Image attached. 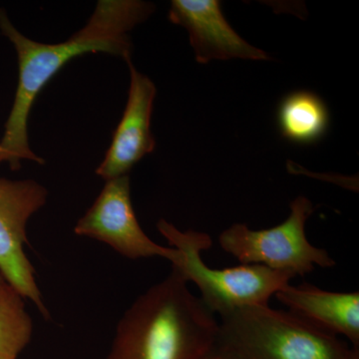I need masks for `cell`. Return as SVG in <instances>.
<instances>
[{"mask_svg": "<svg viewBox=\"0 0 359 359\" xmlns=\"http://www.w3.org/2000/svg\"><path fill=\"white\" fill-rule=\"evenodd\" d=\"M155 6L140 0H100L83 28L69 39L56 44L27 39L0 8V32L13 43L18 55V82L13 108L0 140V163L13 171L23 160L44 164L28 141V119L42 89L69 61L87 53H106L126 60L131 56L129 32L147 20Z\"/></svg>", "mask_w": 359, "mask_h": 359, "instance_id": "1", "label": "cell"}, {"mask_svg": "<svg viewBox=\"0 0 359 359\" xmlns=\"http://www.w3.org/2000/svg\"><path fill=\"white\" fill-rule=\"evenodd\" d=\"M178 269L139 295L116 327L107 359H202L217 346L219 321Z\"/></svg>", "mask_w": 359, "mask_h": 359, "instance_id": "2", "label": "cell"}, {"mask_svg": "<svg viewBox=\"0 0 359 359\" xmlns=\"http://www.w3.org/2000/svg\"><path fill=\"white\" fill-rule=\"evenodd\" d=\"M218 344L241 359H349L353 347L290 311L245 306L219 316Z\"/></svg>", "mask_w": 359, "mask_h": 359, "instance_id": "3", "label": "cell"}, {"mask_svg": "<svg viewBox=\"0 0 359 359\" xmlns=\"http://www.w3.org/2000/svg\"><path fill=\"white\" fill-rule=\"evenodd\" d=\"M158 231L169 247L183 254L178 269L187 282L200 290V299L215 316H222L245 306H266L276 292L290 285L294 273L276 271L261 264H241L233 268L212 269L203 261V250L212 242L208 233L178 230L166 219H160Z\"/></svg>", "mask_w": 359, "mask_h": 359, "instance_id": "4", "label": "cell"}, {"mask_svg": "<svg viewBox=\"0 0 359 359\" xmlns=\"http://www.w3.org/2000/svg\"><path fill=\"white\" fill-rule=\"evenodd\" d=\"M313 212V203L299 196L282 224L257 231L233 224L219 236V245L242 264H261L295 276H306L316 266L334 268L337 263L327 250L314 247L306 237V224Z\"/></svg>", "mask_w": 359, "mask_h": 359, "instance_id": "5", "label": "cell"}, {"mask_svg": "<svg viewBox=\"0 0 359 359\" xmlns=\"http://www.w3.org/2000/svg\"><path fill=\"white\" fill-rule=\"evenodd\" d=\"M46 189L34 180L0 178V275L35 304L45 320L50 313L26 255L27 224L47 201Z\"/></svg>", "mask_w": 359, "mask_h": 359, "instance_id": "6", "label": "cell"}, {"mask_svg": "<svg viewBox=\"0 0 359 359\" xmlns=\"http://www.w3.org/2000/svg\"><path fill=\"white\" fill-rule=\"evenodd\" d=\"M75 235L94 238L130 259L164 257L172 266L183 254L153 242L141 228L133 209L129 175L106 181L93 205L74 226Z\"/></svg>", "mask_w": 359, "mask_h": 359, "instance_id": "7", "label": "cell"}, {"mask_svg": "<svg viewBox=\"0 0 359 359\" xmlns=\"http://www.w3.org/2000/svg\"><path fill=\"white\" fill-rule=\"evenodd\" d=\"M126 61L130 71L128 101L105 158L96 170L105 181L129 175L132 168L156 147L151 117L157 90L150 78L135 68L131 58Z\"/></svg>", "mask_w": 359, "mask_h": 359, "instance_id": "8", "label": "cell"}, {"mask_svg": "<svg viewBox=\"0 0 359 359\" xmlns=\"http://www.w3.org/2000/svg\"><path fill=\"white\" fill-rule=\"evenodd\" d=\"M169 20L185 28L197 62L212 60H266V52L252 46L229 25L217 0H173Z\"/></svg>", "mask_w": 359, "mask_h": 359, "instance_id": "9", "label": "cell"}, {"mask_svg": "<svg viewBox=\"0 0 359 359\" xmlns=\"http://www.w3.org/2000/svg\"><path fill=\"white\" fill-rule=\"evenodd\" d=\"M275 297L290 313L359 347L358 292H327L309 283L299 287L290 283Z\"/></svg>", "mask_w": 359, "mask_h": 359, "instance_id": "10", "label": "cell"}, {"mask_svg": "<svg viewBox=\"0 0 359 359\" xmlns=\"http://www.w3.org/2000/svg\"><path fill=\"white\" fill-rule=\"evenodd\" d=\"M330 122L327 107L314 93L297 91L283 99L278 111V123L283 136L299 144L318 141Z\"/></svg>", "mask_w": 359, "mask_h": 359, "instance_id": "11", "label": "cell"}, {"mask_svg": "<svg viewBox=\"0 0 359 359\" xmlns=\"http://www.w3.org/2000/svg\"><path fill=\"white\" fill-rule=\"evenodd\" d=\"M25 299L0 275V359H18L32 341L33 321Z\"/></svg>", "mask_w": 359, "mask_h": 359, "instance_id": "12", "label": "cell"}, {"mask_svg": "<svg viewBox=\"0 0 359 359\" xmlns=\"http://www.w3.org/2000/svg\"><path fill=\"white\" fill-rule=\"evenodd\" d=\"M202 359H241L231 351H226L223 347L217 344L207 355Z\"/></svg>", "mask_w": 359, "mask_h": 359, "instance_id": "13", "label": "cell"}, {"mask_svg": "<svg viewBox=\"0 0 359 359\" xmlns=\"http://www.w3.org/2000/svg\"><path fill=\"white\" fill-rule=\"evenodd\" d=\"M349 359H359V347H353V353Z\"/></svg>", "mask_w": 359, "mask_h": 359, "instance_id": "14", "label": "cell"}, {"mask_svg": "<svg viewBox=\"0 0 359 359\" xmlns=\"http://www.w3.org/2000/svg\"><path fill=\"white\" fill-rule=\"evenodd\" d=\"M0 151H1V150H0Z\"/></svg>", "mask_w": 359, "mask_h": 359, "instance_id": "15", "label": "cell"}]
</instances>
